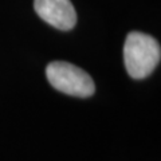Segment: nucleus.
Masks as SVG:
<instances>
[{
  "label": "nucleus",
  "instance_id": "f257e3e1",
  "mask_svg": "<svg viewBox=\"0 0 161 161\" xmlns=\"http://www.w3.org/2000/svg\"><path fill=\"white\" fill-rule=\"evenodd\" d=\"M160 58V44L153 36L138 31L128 34L124 46V62L132 78H147L157 67Z\"/></svg>",
  "mask_w": 161,
  "mask_h": 161
},
{
  "label": "nucleus",
  "instance_id": "f03ea898",
  "mask_svg": "<svg viewBox=\"0 0 161 161\" xmlns=\"http://www.w3.org/2000/svg\"><path fill=\"white\" fill-rule=\"evenodd\" d=\"M46 77L54 89L69 95L87 98L95 92L92 77L85 70L69 62L57 60L48 63L46 67Z\"/></svg>",
  "mask_w": 161,
  "mask_h": 161
},
{
  "label": "nucleus",
  "instance_id": "7ed1b4c3",
  "mask_svg": "<svg viewBox=\"0 0 161 161\" xmlns=\"http://www.w3.org/2000/svg\"><path fill=\"white\" fill-rule=\"evenodd\" d=\"M34 8L50 26L69 31L77 23V12L70 0H35Z\"/></svg>",
  "mask_w": 161,
  "mask_h": 161
}]
</instances>
